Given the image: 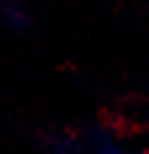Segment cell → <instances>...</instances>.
I'll list each match as a JSON object with an SVG mask.
<instances>
[{"mask_svg":"<svg viewBox=\"0 0 149 154\" xmlns=\"http://www.w3.org/2000/svg\"><path fill=\"white\" fill-rule=\"evenodd\" d=\"M0 16L13 32H24L32 24V13L26 11V5L21 0H3L0 3Z\"/></svg>","mask_w":149,"mask_h":154,"instance_id":"1","label":"cell"},{"mask_svg":"<svg viewBox=\"0 0 149 154\" xmlns=\"http://www.w3.org/2000/svg\"><path fill=\"white\" fill-rule=\"evenodd\" d=\"M89 146L94 149V154H118L120 152L115 136H110V133H92L89 136Z\"/></svg>","mask_w":149,"mask_h":154,"instance_id":"2","label":"cell"},{"mask_svg":"<svg viewBox=\"0 0 149 154\" xmlns=\"http://www.w3.org/2000/svg\"><path fill=\"white\" fill-rule=\"evenodd\" d=\"M50 152L52 154H73L76 152L73 136H52L50 138Z\"/></svg>","mask_w":149,"mask_h":154,"instance_id":"3","label":"cell"},{"mask_svg":"<svg viewBox=\"0 0 149 154\" xmlns=\"http://www.w3.org/2000/svg\"><path fill=\"white\" fill-rule=\"evenodd\" d=\"M144 154H149V152H144Z\"/></svg>","mask_w":149,"mask_h":154,"instance_id":"4","label":"cell"}]
</instances>
